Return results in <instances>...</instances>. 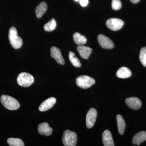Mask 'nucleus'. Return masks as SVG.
I'll use <instances>...</instances> for the list:
<instances>
[{
	"instance_id": "nucleus-26",
	"label": "nucleus",
	"mask_w": 146,
	"mask_h": 146,
	"mask_svg": "<svg viewBox=\"0 0 146 146\" xmlns=\"http://www.w3.org/2000/svg\"><path fill=\"white\" fill-rule=\"evenodd\" d=\"M131 1V2L133 3H138L140 0H130Z\"/></svg>"
},
{
	"instance_id": "nucleus-5",
	"label": "nucleus",
	"mask_w": 146,
	"mask_h": 146,
	"mask_svg": "<svg viewBox=\"0 0 146 146\" xmlns=\"http://www.w3.org/2000/svg\"><path fill=\"white\" fill-rule=\"evenodd\" d=\"M76 83L77 86L82 89H87L95 83L94 78L88 76H80L76 79Z\"/></svg>"
},
{
	"instance_id": "nucleus-8",
	"label": "nucleus",
	"mask_w": 146,
	"mask_h": 146,
	"mask_svg": "<svg viewBox=\"0 0 146 146\" xmlns=\"http://www.w3.org/2000/svg\"><path fill=\"white\" fill-rule=\"evenodd\" d=\"M98 40L100 46L104 49H112L114 44L112 40L103 35L100 34L98 37Z\"/></svg>"
},
{
	"instance_id": "nucleus-20",
	"label": "nucleus",
	"mask_w": 146,
	"mask_h": 146,
	"mask_svg": "<svg viewBox=\"0 0 146 146\" xmlns=\"http://www.w3.org/2000/svg\"><path fill=\"white\" fill-rule=\"evenodd\" d=\"M69 60L71 63L76 68H80L81 66V63L77 57L76 56L74 53L70 51L69 53Z\"/></svg>"
},
{
	"instance_id": "nucleus-12",
	"label": "nucleus",
	"mask_w": 146,
	"mask_h": 146,
	"mask_svg": "<svg viewBox=\"0 0 146 146\" xmlns=\"http://www.w3.org/2000/svg\"><path fill=\"white\" fill-rule=\"evenodd\" d=\"M38 131L41 135L49 136L52 134L53 129L48 123L45 122L39 124L38 127Z\"/></svg>"
},
{
	"instance_id": "nucleus-21",
	"label": "nucleus",
	"mask_w": 146,
	"mask_h": 146,
	"mask_svg": "<svg viewBox=\"0 0 146 146\" xmlns=\"http://www.w3.org/2000/svg\"><path fill=\"white\" fill-rule=\"evenodd\" d=\"M7 143L10 146H24L25 144L21 139L17 138H9L7 140Z\"/></svg>"
},
{
	"instance_id": "nucleus-6",
	"label": "nucleus",
	"mask_w": 146,
	"mask_h": 146,
	"mask_svg": "<svg viewBox=\"0 0 146 146\" xmlns=\"http://www.w3.org/2000/svg\"><path fill=\"white\" fill-rule=\"evenodd\" d=\"M97 111L94 108H91L89 110L86 115V127L88 129L93 127L97 117Z\"/></svg>"
},
{
	"instance_id": "nucleus-15",
	"label": "nucleus",
	"mask_w": 146,
	"mask_h": 146,
	"mask_svg": "<svg viewBox=\"0 0 146 146\" xmlns=\"http://www.w3.org/2000/svg\"><path fill=\"white\" fill-rule=\"evenodd\" d=\"M146 141V131H141L134 135L132 139V143L133 145L139 146L140 144Z\"/></svg>"
},
{
	"instance_id": "nucleus-11",
	"label": "nucleus",
	"mask_w": 146,
	"mask_h": 146,
	"mask_svg": "<svg viewBox=\"0 0 146 146\" xmlns=\"http://www.w3.org/2000/svg\"><path fill=\"white\" fill-rule=\"evenodd\" d=\"M56 102V99L53 97L49 98L41 104L39 108V111L45 112L51 108Z\"/></svg>"
},
{
	"instance_id": "nucleus-18",
	"label": "nucleus",
	"mask_w": 146,
	"mask_h": 146,
	"mask_svg": "<svg viewBox=\"0 0 146 146\" xmlns=\"http://www.w3.org/2000/svg\"><path fill=\"white\" fill-rule=\"evenodd\" d=\"M117 124L118 130L120 135H123L124 133L125 128V123L122 116L118 115L117 116Z\"/></svg>"
},
{
	"instance_id": "nucleus-17",
	"label": "nucleus",
	"mask_w": 146,
	"mask_h": 146,
	"mask_svg": "<svg viewBox=\"0 0 146 146\" xmlns=\"http://www.w3.org/2000/svg\"><path fill=\"white\" fill-rule=\"evenodd\" d=\"M117 76L120 78H127L130 77L131 75V72L129 69L123 67L119 68L116 73Z\"/></svg>"
},
{
	"instance_id": "nucleus-22",
	"label": "nucleus",
	"mask_w": 146,
	"mask_h": 146,
	"mask_svg": "<svg viewBox=\"0 0 146 146\" xmlns=\"http://www.w3.org/2000/svg\"><path fill=\"white\" fill-rule=\"evenodd\" d=\"M56 27V23L55 20L54 19H52L48 23L45 24L44 29L46 31L51 32L54 30Z\"/></svg>"
},
{
	"instance_id": "nucleus-10",
	"label": "nucleus",
	"mask_w": 146,
	"mask_h": 146,
	"mask_svg": "<svg viewBox=\"0 0 146 146\" xmlns=\"http://www.w3.org/2000/svg\"><path fill=\"white\" fill-rule=\"evenodd\" d=\"M125 103L128 107L134 110L140 109L142 106L141 101L138 98L135 97L126 99Z\"/></svg>"
},
{
	"instance_id": "nucleus-7",
	"label": "nucleus",
	"mask_w": 146,
	"mask_h": 146,
	"mask_svg": "<svg viewBox=\"0 0 146 146\" xmlns=\"http://www.w3.org/2000/svg\"><path fill=\"white\" fill-rule=\"evenodd\" d=\"M124 22L120 19L112 18L106 21V26L108 28L114 31H117L122 28L124 25Z\"/></svg>"
},
{
	"instance_id": "nucleus-25",
	"label": "nucleus",
	"mask_w": 146,
	"mask_h": 146,
	"mask_svg": "<svg viewBox=\"0 0 146 146\" xmlns=\"http://www.w3.org/2000/svg\"><path fill=\"white\" fill-rule=\"evenodd\" d=\"M79 3L81 6L84 7L88 5L89 1L88 0H80Z\"/></svg>"
},
{
	"instance_id": "nucleus-24",
	"label": "nucleus",
	"mask_w": 146,
	"mask_h": 146,
	"mask_svg": "<svg viewBox=\"0 0 146 146\" xmlns=\"http://www.w3.org/2000/svg\"><path fill=\"white\" fill-rule=\"evenodd\" d=\"M121 3L120 0H112V7L115 10H119L121 7Z\"/></svg>"
},
{
	"instance_id": "nucleus-16",
	"label": "nucleus",
	"mask_w": 146,
	"mask_h": 146,
	"mask_svg": "<svg viewBox=\"0 0 146 146\" xmlns=\"http://www.w3.org/2000/svg\"><path fill=\"white\" fill-rule=\"evenodd\" d=\"M48 9V5L46 3L42 2L36 7L35 9V14L38 18H41L46 12Z\"/></svg>"
},
{
	"instance_id": "nucleus-19",
	"label": "nucleus",
	"mask_w": 146,
	"mask_h": 146,
	"mask_svg": "<svg viewBox=\"0 0 146 146\" xmlns=\"http://www.w3.org/2000/svg\"><path fill=\"white\" fill-rule=\"evenodd\" d=\"M73 37L74 42L79 46L85 44L87 42L86 37L79 33H75L73 35Z\"/></svg>"
},
{
	"instance_id": "nucleus-4",
	"label": "nucleus",
	"mask_w": 146,
	"mask_h": 146,
	"mask_svg": "<svg viewBox=\"0 0 146 146\" xmlns=\"http://www.w3.org/2000/svg\"><path fill=\"white\" fill-rule=\"evenodd\" d=\"M17 81L20 86L24 87H29L33 83L34 78L33 76L29 73L22 72L18 75Z\"/></svg>"
},
{
	"instance_id": "nucleus-9",
	"label": "nucleus",
	"mask_w": 146,
	"mask_h": 146,
	"mask_svg": "<svg viewBox=\"0 0 146 146\" xmlns=\"http://www.w3.org/2000/svg\"><path fill=\"white\" fill-rule=\"evenodd\" d=\"M51 56L54 58L56 62L61 65H64L65 60L62 56L60 50L55 46H52L50 48Z\"/></svg>"
},
{
	"instance_id": "nucleus-3",
	"label": "nucleus",
	"mask_w": 146,
	"mask_h": 146,
	"mask_svg": "<svg viewBox=\"0 0 146 146\" xmlns=\"http://www.w3.org/2000/svg\"><path fill=\"white\" fill-rule=\"evenodd\" d=\"M77 135L75 132L66 130L63 133V143L65 146H75L77 142Z\"/></svg>"
},
{
	"instance_id": "nucleus-27",
	"label": "nucleus",
	"mask_w": 146,
	"mask_h": 146,
	"mask_svg": "<svg viewBox=\"0 0 146 146\" xmlns=\"http://www.w3.org/2000/svg\"><path fill=\"white\" fill-rule=\"evenodd\" d=\"M75 1H79L80 0H75Z\"/></svg>"
},
{
	"instance_id": "nucleus-2",
	"label": "nucleus",
	"mask_w": 146,
	"mask_h": 146,
	"mask_svg": "<svg viewBox=\"0 0 146 146\" xmlns=\"http://www.w3.org/2000/svg\"><path fill=\"white\" fill-rule=\"evenodd\" d=\"M1 102L3 106L9 110H16L20 107L18 100L10 96L3 95L1 97Z\"/></svg>"
},
{
	"instance_id": "nucleus-13",
	"label": "nucleus",
	"mask_w": 146,
	"mask_h": 146,
	"mask_svg": "<svg viewBox=\"0 0 146 146\" xmlns=\"http://www.w3.org/2000/svg\"><path fill=\"white\" fill-rule=\"evenodd\" d=\"M102 142L105 146H114V141L112 134L108 130H106L103 133Z\"/></svg>"
},
{
	"instance_id": "nucleus-23",
	"label": "nucleus",
	"mask_w": 146,
	"mask_h": 146,
	"mask_svg": "<svg viewBox=\"0 0 146 146\" xmlns=\"http://www.w3.org/2000/svg\"><path fill=\"white\" fill-rule=\"evenodd\" d=\"M139 58L142 65L146 67V47H143L141 48Z\"/></svg>"
},
{
	"instance_id": "nucleus-14",
	"label": "nucleus",
	"mask_w": 146,
	"mask_h": 146,
	"mask_svg": "<svg viewBox=\"0 0 146 146\" xmlns=\"http://www.w3.org/2000/svg\"><path fill=\"white\" fill-rule=\"evenodd\" d=\"M77 50L80 56L84 59H87L91 54L93 49L90 47L80 45L77 47Z\"/></svg>"
},
{
	"instance_id": "nucleus-1",
	"label": "nucleus",
	"mask_w": 146,
	"mask_h": 146,
	"mask_svg": "<svg viewBox=\"0 0 146 146\" xmlns=\"http://www.w3.org/2000/svg\"><path fill=\"white\" fill-rule=\"evenodd\" d=\"M9 40L13 48L18 49L23 44L22 38L18 35L17 29L14 27H11L9 31Z\"/></svg>"
}]
</instances>
